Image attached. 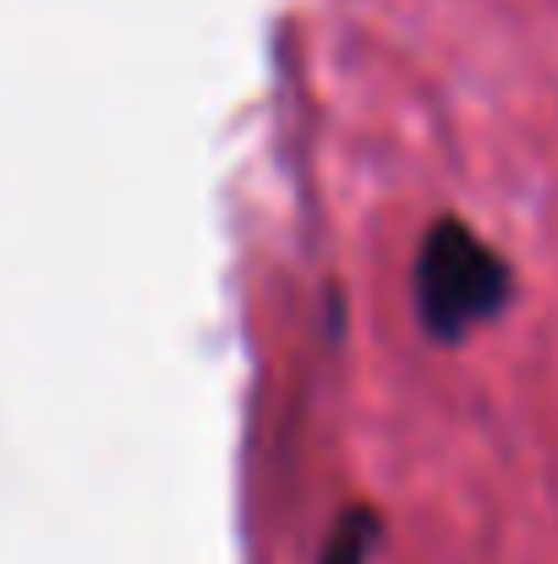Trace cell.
<instances>
[{
    "label": "cell",
    "mask_w": 558,
    "mask_h": 564,
    "mask_svg": "<svg viewBox=\"0 0 558 564\" xmlns=\"http://www.w3.org/2000/svg\"><path fill=\"white\" fill-rule=\"evenodd\" d=\"M504 302H510V269H504V258L482 236H471L460 219H444L427 236L422 263H416L422 324L438 340H460L466 329L488 324Z\"/></svg>",
    "instance_id": "6da1fadb"
},
{
    "label": "cell",
    "mask_w": 558,
    "mask_h": 564,
    "mask_svg": "<svg viewBox=\"0 0 558 564\" xmlns=\"http://www.w3.org/2000/svg\"><path fill=\"white\" fill-rule=\"evenodd\" d=\"M372 538H378V527H372V516H368V510L346 516V521L335 527L329 549H324V564H368Z\"/></svg>",
    "instance_id": "7a4b0ae2"
}]
</instances>
